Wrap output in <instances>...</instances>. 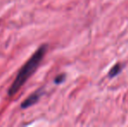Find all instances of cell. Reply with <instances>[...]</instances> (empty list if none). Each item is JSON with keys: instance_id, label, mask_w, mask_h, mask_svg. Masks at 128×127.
<instances>
[{"instance_id": "obj_1", "label": "cell", "mask_w": 128, "mask_h": 127, "mask_svg": "<svg viewBox=\"0 0 128 127\" xmlns=\"http://www.w3.org/2000/svg\"><path fill=\"white\" fill-rule=\"evenodd\" d=\"M47 44H42L40 47L38 48V50L34 52V54L29 58L28 61L19 70L15 80L8 90L9 96H14L22 88L24 84L28 80V78L33 74L34 71L38 67V65L40 64L41 61L43 60L44 55H46V51H47Z\"/></svg>"}, {"instance_id": "obj_3", "label": "cell", "mask_w": 128, "mask_h": 127, "mask_svg": "<svg viewBox=\"0 0 128 127\" xmlns=\"http://www.w3.org/2000/svg\"><path fill=\"white\" fill-rule=\"evenodd\" d=\"M121 69H122V66L120 64H117L116 65H114L109 71V77L110 78H113V77L117 76L118 73L121 71Z\"/></svg>"}, {"instance_id": "obj_2", "label": "cell", "mask_w": 128, "mask_h": 127, "mask_svg": "<svg viewBox=\"0 0 128 127\" xmlns=\"http://www.w3.org/2000/svg\"><path fill=\"white\" fill-rule=\"evenodd\" d=\"M43 94H44V88H40L38 91H36L35 92L30 94V95L21 104V108L26 109V108H29L30 106H32V105H35L36 103L38 102V100L40 99L41 96H42Z\"/></svg>"}, {"instance_id": "obj_4", "label": "cell", "mask_w": 128, "mask_h": 127, "mask_svg": "<svg viewBox=\"0 0 128 127\" xmlns=\"http://www.w3.org/2000/svg\"><path fill=\"white\" fill-rule=\"evenodd\" d=\"M64 78H66V75L60 74L56 77L55 79H54V82H55V84H57V85H59V84L63 83V82L64 81Z\"/></svg>"}]
</instances>
